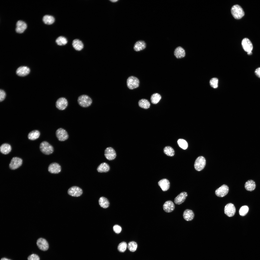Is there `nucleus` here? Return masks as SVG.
I'll return each instance as SVG.
<instances>
[{
  "instance_id": "obj_43",
  "label": "nucleus",
  "mask_w": 260,
  "mask_h": 260,
  "mask_svg": "<svg viewBox=\"0 0 260 260\" xmlns=\"http://www.w3.org/2000/svg\"><path fill=\"white\" fill-rule=\"evenodd\" d=\"M255 73L258 77L260 78V67L258 68L255 70Z\"/></svg>"
},
{
  "instance_id": "obj_20",
  "label": "nucleus",
  "mask_w": 260,
  "mask_h": 260,
  "mask_svg": "<svg viewBox=\"0 0 260 260\" xmlns=\"http://www.w3.org/2000/svg\"><path fill=\"white\" fill-rule=\"evenodd\" d=\"M159 186L164 191L168 190L170 187V182L167 179H163L159 181L158 182Z\"/></svg>"
},
{
  "instance_id": "obj_15",
  "label": "nucleus",
  "mask_w": 260,
  "mask_h": 260,
  "mask_svg": "<svg viewBox=\"0 0 260 260\" xmlns=\"http://www.w3.org/2000/svg\"><path fill=\"white\" fill-rule=\"evenodd\" d=\"M15 31L18 33H23L27 27L26 23L21 20L18 21L16 23Z\"/></svg>"
},
{
  "instance_id": "obj_44",
  "label": "nucleus",
  "mask_w": 260,
  "mask_h": 260,
  "mask_svg": "<svg viewBox=\"0 0 260 260\" xmlns=\"http://www.w3.org/2000/svg\"><path fill=\"white\" fill-rule=\"evenodd\" d=\"M0 260H11L10 259H9L5 258H2Z\"/></svg>"
},
{
  "instance_id": "obj_23",
  "label": "nucleus",
  "mask_w": 260,
  "mask_h": 260,
  "mask_svg": "<svg viewBox=\"0 0 260 260\" xmlns=\"http://www.w3.org/2000/svg\"><path fill=\"white\" fill-rule=\"evenodd\" d=\"M146 47V44L143 41L140 40L137 41L135 44L134 49L136 52H138L144 49Z\"/></svg>"
},
{
  "instance_id": "obj_34",
  "label": "nucleus",
  "mask_w": 260,
  "mask_h": 260,
  "mask_svg": "<svg viewBox=\"0 0 260 260\" xmlns=\"http://www.w3.org/2000/svg\"><path fill=\"white\" fill-rule=\"evenodd\" d=\"M56 42L58 45L61 46L66 44L67 41L66 38L64 37L60 36L56 39Z\"/></svg>"
},
{
  "instance_id": "obj_42",
  "label": "nucleus",
  "mask_w": 260,
  "mask_h": 260,
  "mask_svg": "<svg viewBox=\"0 0 260 260\" xmlns=\"http://www.w3.org/2000/svg\"><path fill=\"white\" fill-rule=\"evenodd\" d=\"M6 96V94L5 92L2 90H0V101L1 102L5 99Z\"/></svg>"
},
{
  "instance_id": "obj_21",
  "label": "nucleus",
  "mask_w": 260,
  "mask_h": 260,
  "mask_svg": "<svg viewBox=\"0 0 260 260\" xmlns=\"http://www.w3.org/2000/svg\"><path fill=\"white\" fill-rule=\"evenodd\" d=\"M174 55L178 58H181L184 57L185 55V52L184 49L181 46L176 47L174 52Z\"/></svg>"
},
{
  "instance_id": "obj_9",
  "label": "nucleus",
  "mask_w": 260,
  "mask_h": 260,
  "mask_svg": "<svg viewBox=\"0 0 260 260\" xmlns=\"http://www.w3.org/2000/svg\"><path fill=\"white\" fill-rule=\"evenodd\" d=\"M241 45L244 50L247 52H252L253 45L250 40L248 38L243 39L241 42Z\"/></svg>"
},
{
  "instance_id": "obj_19",
  "label": "nucleus",
  "mask_w": 260,
  "mask_h": 260,
  "mask_svg": "<svg viewBox=\"0 0 260 260\" xmlns=\"http://www.w3.org/2000/svg\"><path fill=\"white\" fill-rule=\"evenodd\" d=\"M30 72V69L28 67L26 66H21L17 69L16 73L19 76H24L27 75Z\"/></svg>"
},
{
  "instance_id": "obj_10",
  "label": "nucleus",
  "mask_w": 260,
  "mask_h": 260,
  "mask_svg": "<svg viewBox=\"0 0 260 260\" xmlns=\"http://www.w3.org/2000/svg\"><path fill=\"white\" fill-rule=\"evenodd\" d=\"M68 102L67 100L64 97L59 98L56 103V107L59 110H65L67 106Z\"/></svg>"
},
{
  "instance_id": "obj_38",
  "label": "nucleus",
  "mask_w": 260,
  "mask_h": 260,
  "mask_svg": "<svg viewBox=\"0 0 260 260\" xmlns=\"http://www.w3.org/2000/svg\"><path fill=\"white\" fill-rule=\"evenodd\" d=\"M127 246L126 243L124 242H123L119 244L117 249L118 251L121 252H124L126 250Z\"/></svg>"
},
{
  "instance_id": "obj_16",
  "label": "nucleus",
  "mask_w": 260,
  "mask_h": 260,
  "mask_svg": "<svg viewBox=\"0 0 260 260\" xmlns=\"http://www.w3.org/2000/svg\"><path fill=\"white\" fill-rule=\"evenodd\" d=\"M60 165L58 163L54 162L51 163L49 166L48 170L50 173L53 174H58L61 171Z\"/></svg>"
},
{
  "instance_id": "obj_4",
  "label": "nucleus",
  "mask_w": 260,
  "mask_h": 260,
  "mask_svg": "<svg viewBox=\"0 0 260 260\" xmlns=\"http://www.w3.org/2000/svg\"><path fill=\"white\" fill-rule=\"evenodd\" d=\"M127 85L128 88L130 90L137 88L139 86V81L136 77L133 76L129 77L127 80Z\"/></svg>"
},
{
  "instance_id": "obj_30",
  "label": "nucleus",
  "mask_w": 260,
  "mask_h": 260,
  "mask_svg": "<svg viewBox=\"0 0 260 260\" xmlns=\"http://www.w3.org/2000/svg\"><path fill=\"white\" fill-rule=\"evenodd\" d=\"M99 203L100 206L104 208H107L109 205V202L108 200L103 197L100 198L99 200Z\"/></svg>"
},
{
  "instance_id": "obj_31",
  "label": "nucleus",
  "mask_w": 260,
  "mask_h": 260,
  "mask_svg": "<svg viewBox=\"0 0 260 260\" xmlns=\"http://www.w3.org/2000/svg\"><path fill=\"white\" fill-rule=\"evenodd\" d=\"M138 104L140 107L145 109L149 108L150 105V103L149 101L144 99H142L139 100Z\"/></svg>"
},
{
  "instance_id": "obj_46",
  "label": "nucleus",
  "mask_w": 260,
  "mask_h": 260,
  "mask_svg": "<svg viewBox=\"0 0 260 260\" xmlns=\"http://www.w3.org/2000/svg\"><path fill=\"white\" fill-rule=\"evenodd\" d=\"M248 55H250L252 54V52H247Z\"/></svg>"
},
{
  "instance_id": "obj_36",
  "label": "nucleus",
  "mask_w": 260,
  "mask_h": 260,
  "mask_svg": "<svg viewBox=\"0 0 260 260\" xmlns=\"http://www.w3.org/2000/svg\"><path fill=\"white\" fill-rule=\"evenodd\" d=\"M127 247L129 250L130 251L134 252L136 250L137 247L136 243L134 241L129 242L128 245Z\"/></svg>"
},
{
  "instance_id": "obj_12",
  "label": "nucleus",
  "mask_w": 260,
  "mask_h": 260,
  "mask_svg": "<svg viewBox=\"0 0 260 260\" xmlns=\"http://www.w3.org/2000/svg\"><path fill=\"white\" fill-rule=\"evenodd\" d=\"M104 156L107 159L111 160L114 159L116 156V152L111 147L107 148L104 151Z\"/></svg>"
},
{
  "instance_id": "obj_35",
  "label": "nucleus",
  "mask_w": 260,
  "mask_h": 260,
  "mask_svg": "<svg viewBox=\"0 0 260 260\" xmlns=\"http://www.w3.org/2000/svg\"><path fill=\"white\" fill-rule=\"evenodd\" d=\"M177 142L179 146L183 150H186L187 148L188 143L185 140L180 139L178 140Z\"/></svg>"
},
{
  "instance_id": "obj_8",
  "label": "nucleus",
  "mask_w": 260,
  "mask_h": 260,
  "mask_svg": "<svg viewBox=\"0 0 260 260\" xmlns=\"http://www.w3.org/2000/svg\"><path fill=\"white\" fill-rule=\"evenodd\" d=\"M22 163V160L21 158L17 157H14L12 158L9 164V168L12 169H15L20 167Z\"/></svg>"
},
{
  "instance_id": "obj_37",
  "label": "nucleus",
  "mask_w": 260,
  "mask_h": 260,
  "mask_svg": "<svg viewBox=\"0 0 260 260\" xmlns=\"http://www.w3.org/2000/svg\"><path fill=\"white\" fill-rule=\"evenodd\" d=\"M248 210L249 208L246 205L242 206L240 208L239 210V214L241 216H244L247 214Z\"/></svg>"
},
{
  "instance_id": "obj_45",
  "label": "nucleus",
  "mask_w": 260,
  "mask_h": 260,
  "mask_svg": "<svg viewBox=\"0 0 260 260\" xmlns=\"http://www.w3.org/2000/svg\"><path fill=\"white\" fill-rule=\"evenodd\" d=\"M110 1H111L112 2H116L117 1H118V0H110Z\"/></svg>"
},
{
  "instance_id": "obj_33",
  "label": "nucleus",
  "mask_w": 260,
  "mask_h": 260,
  "mask_svg": "<svg viewBox=\"0 0 260 260\" xmlns=\"http://www.w3.org/2000/svg\"><path fill=\"white\" fill-rule=\"evenodd\" d=\"M161 98V97L159 94L155 93L151 96L150 99L151 103L154 104L157 103Z\"/></svg>"
},
{
  "instance_id": "obj_26",
  "label": "nucleus",
  "mask_w": 260,
  "mask_h": 260,
  "mask_svg": "<svg viewBox=\"0 0 260 260\" xmlns=\"http://www.w3.org/2000/svg\"><path fill=\"white\" fill-rule=\"evenodd\" d=\"M110 169V167L109 165L105 162L101 163L97 168L98 171L100 173L106 172Z\"/></svg>"
},
{
  "instance_id": "obj_11",
  "label": "nucleus",
  "mask_w": 260,
  "mask_h": 260,
  "mask_svg": "<svg viewBox=\"0 0 260 260\" xmlns=\"http://www.w3.org/2000/svg\"><path fill=\"white\" fill-rule=\"evenodd\" d=\"M229 190L228 186L225 184L222 185L215 191L216 195L218 196L222 197L226 195Z\"/></svg>"
},
{
  "instance_id": "obj_3",
  "label": "nucleus",
  "mask_w": 260,
  "mask_h": 260,
  "mask_svg": "<svg viewBox=\"0 0 260 260\" xmlns=\"http://www.w3.org/2000/svg\"><path fill=\"white\" fill-rule=\"evenodd\" d=\"M39 148L42 153L46 155L51 154L54 150L52 146L46 141H43L40 143Z\"/></svg>"
},
{
  "instance_id": "obj_7",
  "label": "nucleus",
  "mask_w": 260,
  "mask_h": 260,
  "mask_svg": "<svg viewBox=\"0 0 260 260\" xmlns=\"http://www.w3.org/2000/svg\"><path fill=\"white\" fill-rule=\"evenodd\" d=\"M225 214L229 217L233 216L234 215L236 209L234 205L232 203H229L227 204L224 209Z\"/></svg>"
},
{
  "instance_id": "obj_40",
  "label": "nucleus",
  "mask_w": 260,
  "mask_h": 260,
  "mask_svg": "<svg viewBox=\"0 0 260 260\" xmlns=\"http://www.w3.org/2000/svg\"><path fill=\"white\" fill-rule=\"evenodd\" d=\"M28 260H40L39 256L36 254H33L28 257Z\"/></svg>"
},
{
  "instance_id": "obj_2",
  "label": "nucleus",
  "mask_w": 260,
  "mask_h": 260,
  "mask_svg": "<svg viewBox=\"0 0 260 260\" xmlns=\"http://www.w3.org/2000/svg\"><path fill=\"white\" fill-rule=\"evenodd\" d=\"M78 102L79 105L83 107H87L90 106L92 102L91 98L88 96L83 95L78 97Z\"/></svg>"
},
{
  "instance_id": "obj_18",
  "label": "nucleus",
  "mask_w": 260,
  "mask_h": 260,
  "mask_svg": "<svg viewBox=\"0 0 260 260\" xmlns=\"http://www.w3.org/2000/svg\"><path fill=\"white\" fill-rule=\"evenodd\" d=\"M163 209L164 211L167 213L172 212L174 210L175 207L173 202L171 201L166 202L163 205Z\"/></svg>"
},
{
  "instance_id": "obj_27",
  "label": "nucleus",
  "mask_w": 260,
  "mask_h": 260,
  "mask_svg": "<svg viewBox=\"0 0 260 260\" xmlns=\"http://www.w3.org/2000/svg\"><path fill=\"white\" fill-rule=\"evenodd\" d=\"M11 150V145L7 143L2 144L0 147L1 152L4 154H7L9 153Z\"/></svg>"
},
{
  "instance_id": "obj_24",
  "label": "nucleus",
  "mask_w": 260,
  "mask_h": 260,
  "mask_svg": "<svg viewBox=\"0 0 260 260\" xmlns=\"http://www.w3.org/2000/svg\"><path fill=\"white\" fill-rule=\"evenodd\" d=\"M244 186L247 190L251 191L255 189L256 187V184L254 181L252 180H250L246 182Z\"/></svg>"
},
{
  "instance_id": "obj_28",
  "label": "nucleus",
  "mask_w": 260,
  "mask_h": 260,
  "mask_svg": "<svg viewBox=\"0 0 260 260\" xmlns=\"http://www.w3.org/2000/svg\"><path fill=\"white\" fill-rule=\"evenodd\" d=\"M40 135V132L38 130H34L30 132L28 134V138L31 140H34L38 138Z\"/></svg>"
},
{
  "instance_id": "obj_5",
  "label": "nucleus",
  "mask_w": 260,
  "mask_h": 260,
  "mask_svg": "<svg viewBox=\"0 0 260 260\" xmlns=\"http://www.w3.org/2000/svg\"><path fill=\"white\" fill-rule=\"evenodd\" d=\"M206 163V160L202 156L198 157L195 160L194 166L195 169L199 171L202 170L204 168Z\"/></svg>"
},
{
  "instance_id": "obj_32",
  "label": "nucleus",
  "mask_w": 260,
  "mask_h": 260,
  "mask_svg": "<svg viewBox=\"0 0 260 260\" xmlns=\"http://www.w3.org/2000/svg\"><path fill=\"white\" fill-rule=\"evenodd\" d=\"M163 152L166 155L169 156H173L175 154L174 150L170 146L165 147L163 149Z\"/></svg>"
},
{
  "instance_id": "obj_6",
  "label": "nucleus",
  "mask_w": 260,
  "mask_h": 260,
  "mask_svg": "<svg viewBox=\"0 0 260 260\" xmlns=\"http://www.w3.org/2000/svg\"><path fill=\"white\" fill-rule=\"evenodd\" d=\"M56 135L59 140L64 141L68 138L69 136L67 132L65 129L60 128L56 131Z\"/></svg>"
},
{
  "instance_id": "obj_25",
  "label": "nucleus",
  "mask_w": 260,
  "mask_h": 260,
  "mask_svg": "<svg viewBox=\"0 0 260 260\" xmlns=\"http://www.w3.org/2000/svg\"><path fill=\"white\" fill-rule=\"evenodd\" d=\"M72 45L75 49L78 51L81 50L84 47L82 42L78 39H75L73 41Z\"/></svg>"
},
{
  "instance_id": "obj_14",
  "label": "nucleus",
  "mask_w": 260,
  "mask_h": 260,
  "mask_svg": "<svg viewBox=\"0 0 260 260\" xmlns=\"http://www.w3.org/2000/svg\"><path fill=\"white\" fill-rule=\"evenodd\" d=\"M36 244L39 248L40 250L46 251L49 248V244L47 240L42 238H40L37 240Z\"/></svg>"
},
{
  "instance_id": "obj_17",
  "label": "nucleus",
  "mask_w": 260,
  "mask_h": 260,
  "mask_svg": "<svg viewBox=\"0 0 260 260\" xmlns=\"http://www.w3.org/2000/svg\"><path fill=\"white\" fill-rule=\"evenodd\" d=\"M187 196V194L186 192H183L181 193L175 198V203L177 204H181L184 202Z\"/></svg>"
},
{
  "instance_id": "obj_22",
  "label": "nucleus",
  "mask_w": 260,
  "mask_h": 260,
  "mask_svg": "<svg viewBox=\"0 0 260 260\" xmlns=\"http://www.w3.org/2000/svg\"><path fill=\"white\" fill-rule=\"evenodd\" d=\"M183 215L184 219L185 220L190 221L192 220L194 218V214L192 210L187 209L184 211Z\"/></svg>"
},
{
  "instance_id": "obj_29",
  "label": "nucleus",
  "mask_w": 260,
  "mask_h": 260,
  "mask_svg": "<svg viewBox=\"0 0 260 260\" xmlns=\"http://www.w3.org/2000/svg\"><path fill=\"white\" fill-rule=\"evenodd\" d=\"M55 19L52 16L49 15H46L44 16L43 20L46 24L48 25L53 24L55 21Z\"/></svg>"
},
{
  "instance_id": "obj_13",
  "label": "nucleus",
  "mask_w": 260,
  "mask_h": 260,
  "mask_svg": "<svg viewBox=\"0 0 260 260\" xmlns=\"http://www.w3.org/2000/svg\"><path fill=\"white\" fill-rule=\"evenodd\" d=\"M70 195L75 197H78L81 195L83 193L81 189L78 187L74 186L70 188L68 191Z\"/></svg>"
},
{
  "instance_id": "obj_1",
  "label": "nucleus",
  "mask_w": 260,
  "mask_h": 260,
  "mask_svg": "<svg viewBox=\"0 0 260 260\" xmlns=\"http://www.w3.org/2000/svg\"><path fill=\"white\" fill-rule=\"evenodd\" d=\"M231 12L233 17L236 19H241L245 14L243 9L238 5H235L233 6L231 9Z\"/></svg>"
},
{
  "instance_id": "obj_41",
  "label": "nucleus",
  "mask_w": 260,
  "mask_h": 260,
  "mask_svg": "<svg viewBox=\"0 0 260 260\" xmlns=\"http://www.w3.org/2000/svg\"><path fill=\"white\" fill-rule=\"evenodd\" d=\"M113 229L114 232L117 234L120 233L122 230V228L121 227L117 225H114L113 227Z\"/></svg>"
},
{
  "instance_id": "obj_39",
  "label": "nucleus",
  "mask_w": 260,
  "mask_h": 260,
  "mask_svg": "<svg viewBox=\"0 0 260 260\" xmlns=\"http://www.w3.org/2000/svg\"><path fill=\"white\" fill-rule=\"evenodd\" d=\"M218 79L215 78L211 79L210 81V86L214 88H216L218 87Z\"/></svg>"
}]
</instances>
